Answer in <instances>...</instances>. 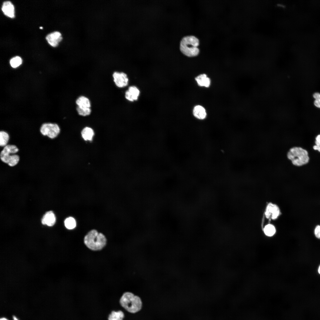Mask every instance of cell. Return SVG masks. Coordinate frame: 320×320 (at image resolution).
<instances>
[{
	"instance_id": "1",
	"label": "cell",
	"mask_w": 320,
	"mask_h": 320,
	"mask_svg": "<svg viewBox=\"0 0 320 320\" xmlns=\"http://www.w3.org/2000/svg\"><path fill=\"white\" fill-rule=\"evenodd\" d=\"M84 243L89 249L93 251L102 249L106 245L107 239L102 233H98L96 230L90 231L85 236Z\"/></svg>"
},
{
	"instance_id": "2",
	"label": "cell",
	"mask_w": 320,
	"mask_h": 320,
	"mask_svg": "<svg viewBox=\"0 0 320 320\" xmlns=\"http://www.w3.org/2000/svg\"><path fill=\"white\" fill-rule=\"evenodd\" d=\"M199 44V40L195 36H186L183 37L180 41V50L183 54L188 57L196 56L199 53L198 47Z\"/></svg>"
},
{
	"instance_id": "3",
	"label": "cell",
	"mask_w": 320,
	"mask_h": 320,
	"mask_svg": "<svg viewBox=\"0 0 320 320\" xmlns=\"http://www.w3.org/2000/svg\"><path fill=\"white\" fill-rule=\"evenodd\" d=\"M119 301L121 305L130 313H136L142 308V302L140 298L130 292L124 293Z\"/></svg>"
},
{
	"instance_id": "4",
	"label": "cell",
	"mask_w": 320,
	"mask_h": 320,
	"mask_svg": "<svg viewBox=\"0 0 320 320\" xmlns=\"http://www.w3.org/2000/svg\"><path fill=\"white\" fill-rule=\"evenodd\" d=\"M19 151L17 146L14 145L7 144L0 148V160L11 167L15 166L20 160L19 156L16 154Z\"/></svg>"
},
{
	"instance_id": "5",
	"label": "cell",
	"mask_w": 320,
	"mask_h": 320,
	"mask_svg": "<svg viewBox=\"0 0 320 320\" xmlns=\"http://www.w3.org/2000/svg\"><path fill=\"white\" fill-rule=\"evenodd\" d=\"M287 156L294 165L297 166L307 164L309 160L307 151L300 147L291 148L287 153Z\"/></svg>"
},
{
	"instance_id": "6",
	"label": "cell",
	"mask_w": 320,
	"mask_h": 320,
	"mask_svg": "<svg viewBox=\"0 0 320 320\" xmlns=\"http://www.w3.org/2000/svg\"><path fill=\"white\" fill-rule=\"evenodd\" d=\"M40 130L42 135L52 139L58 136L61 129L59 125L56 123H45L42 124Z\"/></svg>"
},
{
	"instance_id": "7",
	"label": "cell",
	"mask_w": 320,
	"mask_h": 320,
	"mask_svg": "<svg viewBox=\"0 0 320 320\" xmlns=\"http://www.w3.org/2000/svg\"><path fill=\"white\" fill-rule=\"evenodd\" d=\"M112 76L113 82L117 87L123 88L128 86L129 79L126 73L116 71L113 73Z\"/></svg>"
},
{
	"instance_id": "8",
	"label": "cell",
	"mask_w": 320,
	"mask_h": 320,
	"mask_svg": "<svg viewBox=\"0 0 320 320\" xmlns=\"http://www.w3.org/2000/svg\"><path fill=\"white\" fill-rule=\"evenodd\" d=\"M141 92L140 88L135 85L129 86L124 92V97L128 102L134 103L139 99Z\"/></svg>"
},
{
	"instance_id": "9",
	"label": "cell",
	"mask_w": 320,
	"mask_h": 320,
	"mask_svg": "<svg viewBox=\"0 0 320 320\" xmlns=\"http://www.w3.org/2000/svg\"><path fill=\"white\" fill-rule=\"evenodd\" d=\"M280 213L279 209L276 205L271 203L268 205L265 213L266 218L275 219L278 217Z\"/></svg>"
},
{
	"instance_id": "10",
	"label": "cell",
	"mask_w": 320,
	"mask_h": 320,
	"mask_svg": "<svg viewBox=\"0 0 320 320\" xmlns=\"http://www.w3.org/2000/svg\"><path fill=\"white\" fill-rule=\"evenodd\" d=\"M46 39L51 46L56 47L62 40V37L60 32L55 31L48 34L46 37Z\"/></svg>"
},
{
	"instance_id": "11",
	"label": "cell",
	"mask_w": 320,
	"mask_h": 320,
	"mask_svg": "<svg viewBox=\"0 0 320 320\" xmlns=\"http://www.w3.org/2000/svg\"><path fill=\"white\" fill-rule=\"evenodd\" d=\"M55 222V216L52 211H49L46 212L41 219V223L43 225L49 226L53 225Z\"/></svg>"
},
{
	"instance_id": "12",
	"label": "cell",
	"mask_w": 320,
	"mask_h": 320,
	"mask_svg": "<svg viewBox=\"0 0 320 320\" xmlns=\"http://www.w3.org/2000/svg\"><path fill=\"white\" fill-rule=\"evenodd\" d=\"M4 14L9 17H14V8L13 5L9 1L3 2L1 8Z\"/></svg>"
},
{
	"instance_id": "13",
	"label": "cell",
	"mask_w": 320,
	"mask_h": 320,
	"mask_svg": "<svg viewBox=\"0 0 320 320\" xmlns=\"http://www.w3.org/2000/svg\"><path fill=\"white\" fill-rule=\"evenodd\" d=\"M193 113L194 117L199 120L205 119L207 116V113L205 108L199 105H196L194 107Z\"/></svg>"
},
{
	"instance_id": "14",
	"label": "cell",
	"mask_w": 320,
	"mask_h": 320,
	"mask_svg": "<svg viewBox=\"0 0 320 320\" xmlns=\"http://www.w3.org/2000/svg\"><path fill=\"white\" fill-rule=\"evenodd\" d=\"M195 79L200 87H208L210 85V79L205 74H200L195 78Z\"/></svg>"
},
{
	"instance_id": "15",
	"label": "cell",
	"mask_w": 320,
	"mask_h": 320,
	"mask_svg": "<svg viewBox=\"0 0 320 320\" xmlns=\"http://www.w3.org/2000/svg\"><path fill=\"white\" fill-rule=\"evenodd\" d=\"M76 103L78 106L81 108H91V102L87 97L81 95L76 100Z\"/></svg>"
},
{
	"instance_id": "16",
	"label": "cell",
	"mask_w": 320,
	"mask_h": 320,
	"mask_svg": "<svg viewBox=\"0 0 320 320\" xmlns=\"http://www.w3.org/2000/svg\"><path fill=\"white\" fill-rule=\"evenodd\" d=\"M81 134L82 138L84 140L91 141L94 135V132L91 128L86 127L82 130Z\"/></svg>"
},
{
	"instance_id": "17",
	"label": "cell",
	"mask_w": 320,
	"mask_h": 320,
	"mask_svg": "<svg viewBox=\"0 0 320 320\" xmlns=\"http://www.w3.org/2000/svg\"><path fill=\"white\" fill-rule=\"evenodd\" d=\"M10 139L9 134L4 131H0V146L3 148L7 145Z\"/></svg>"
},
{
	"instance_id": "18",
	"label": "cell",
	"mask_w": 320,
	"mask_h": 320,
	"mask_svg": "<svg viewBox=\"0 0 320 320\" xmlns=\"http://www.w3.org/2000/svg\"><path fill=\"white\" fill-rule=\"evenodd\" d=\"M124 317L123 312L121 311H112L109 315L108 320H123Z\"/></svg>"
},
{
	"instance_id": "19",
	"label": "cell",
	"mask_w": 320,
	"mask_h": 320,
	"mask_svg": "<svg viewBox=\"0 0 320 320\" xmlns=\"http://www.w3.org/2000/svg\"><path fill=\"white\" fill-rule=\"evenodd\" d=\"M64 224L65 227L67 229H72L76 227V221L73 218L69 217L66 218L65 220Z\"/></svg>"
},
{
	"instance_id": "20",
	"label": "cell",
	"mask_w": 320,
	"mask_h": 320,
	"mask_svg": "<svg viewBox=\"0 0 320 320\" xmlns=\"http://www.w3.org/2000/svg\"><path fill=\"white\" fill-rule=\"evenodd\" d=\"M76 111L79 115L83 116L89 115L92 112L91 108H81L78 106L76 108Z\"/></svg>"
},
{
	"instance_id": "21",
	"label": "cell",
	"mask_w": 320,
	"mask_h": 320,
	"mask_svg": "<svg viewBox=\"0 0 320 320\" xmlns=\"http://www.w3.org/2000/svg\"><path fill=\"white\" fill-rule=\"evenodd\" d=\"M265 234L267 236H271L273 235L276 232V229L274 226L271 224L266 225L264 229Z\"/></svg>"
},
{
	"instance_id": "22",
	"label": "cell",
	"mask_w": 320,
	"mask_h": 320,
	"mask_svg": "<svg viewBox=\"0 0 320 320\" xmlns=\"http://www.w3.org/2000/svg\"><path fill=\"white\" fill-rule=\"evenodd\" d=\"M22 63L21 58L19 56H16L11 59L10 61V63L11 66L13 68H15L21 64Z\"/></svg>"
},
{
	"instance_id": "23",
	"label": "cell",
	"mask_w": 320,
	"mask_h": 320,
	"mask_svg": "<svg viewBox=\"0 0 320 320\" xmlns=\"http://www.w3.org/2000/svg\"><path fill=\"white\" fill-rule=\"evenodd\" d=\"M314 233L316 237L320 239V225H317L315 227Z\"/></svg>"
},
{
	"instance_id": "24",
	"label": "cell",
	"mask_w": 320,
	"mask_h": 320,
	"mask_svg": "<svg viewBox=\"0 0 320 320\" xmlns=\"http://www.w3.org/2000/svg\"><path fill=\"white\" fill-rule=\"evenodd\" d=\"M313 97L316 100L320 99V94L318 92L315 93L313 95Z\"/></svg>"
},
{
	"instance_id": "25",
	"label": "cell",
	"mask_w": 320,
	"mask_h": 320,
	"mask_svg": "<svg viewBox=\"0 0 320 320\" xmlns=\"http://www.w3.org/2000/svg\"><path fill=\"white\" fill-rule=\"evenodd\" d=\"M314 104L316 107L320 108V99L315 100L314 102Z\"/></svg>"
},
{
	"instance_id": "26",
	"label": "cell",
	"mask_w": 320,
	"mask_h": 320,
	"mask_svg": "<svg viewBox=\"0 0 320 320\" xmlns=\"http://www.w3.org/2000/svg\"><path fill=\"white\" fill-rule=\"evenodd\" d=\"M316 145L313 146V148L314 150H317L320 152V144H315Z\"/></svg>"
},
{
	"instance_id": "27",
	"label": "cell",
	"mask_w": 320,
	"mask_h": 320,
	"mask_svg": "<svg viewBox=\"0 0 320 320\" xmlns=\"http://www.w3.org/2000/svg\"><path fill=\"white\" fill-rule=\"evenodd\" d=\"M315 144H320V135H318L316 137Z\"/></svg>"
},
{
	"instance_id": "28",
	"label": "cell",
	"mask_w": 320,
	"mask_h": 320,
	"mask_svg": "<svg viewBox=\"0 0 320 320\" xmlns=\"http://www.w3.org/2000/svg\"><path fill=\"white\" fill-rule=\"evenodd\" d=\"M0 320H7V319H6L5 318H1Z\"/></svg>"
},
{
	"instance_id": "29",
	"label": "cell",
	"mask_w": 320,
	"mask_h": 320,
	"mask_svg": "<svg viewBox=\"0 0 320 320\" xmlns=\"http://www.w3.org/2000/svg\"><path fill=\"white\" fill-rule=\"evenodd\" d=\"M13 318L14 320H18L15 316H13Z\"/></svg>"
},
{
	"instance_id": "30",
	"label": "cell",
	"mask_w": 320,
	"mask_h": 320,
	"mask_svg": "<svg viewBox=\"0 0 320 320\" xmlns=\"http://www.w3.org/2000/svg\"><path fill=\"white\" fill-rule=\"evenodd\" d=\"M318 272L319 274H320V266H319L318 269Z\"/></svg>"
},
{
	"instance_id": "31",
	"label": "cell",
	"mask_w": 320,
	"mask_h": 320,
	"mask_svg": "<svg viewBox=\"0 0 320 320\" xmlns=\"http://www.w3.org/2000/svg\"><path fill=\"white\" fill-rule=\"evenodd\" d=\"M40 29H42V28H43V27H40Z\"/></svg>"
},
{
	"instance_id": "32",
	"label": "cell",
	"mask_w": 320,
	"mask_h": 320,
	"mask_svg": "<svg viewBox=\"0 0 320 320\" xmlns=\"http://www.w3.org/2000/svg\"><path fill=\"white\" fill-rule=\"evenodd\" d=\"M12 129H13V128H12ZM8 130H9V129H8Z\"/></svg>"
}]
</instances>
